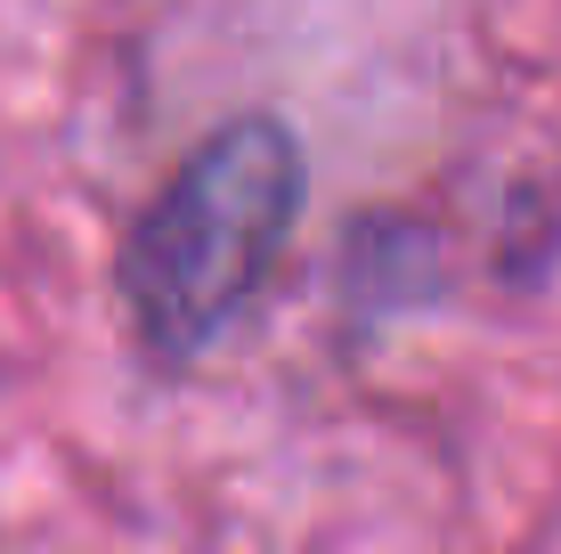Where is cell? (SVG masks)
Returning a JSON list of instances; mask_svg holds the SVG:
<instances>
[{"label":"cell","instance_id":"cell-1","mask_svg":"<svg viewBox=\"0 0 561 554\" xmlns=\"http://www.w3.org/2000/svg\"><path fill=\"white\" fill-rule=\"evenodd\" d=\"M309 213V147L285 114L244 106L180 156L114 245V302L154 375L220 351Z\"/></svg>","mask_w":561,"mask_h":554}]
</instances>
